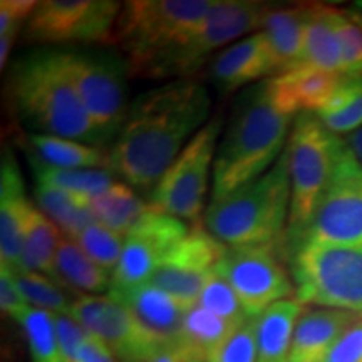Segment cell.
Segmentation results:
<instances>
[{
    "label": "cell",
    "instance_id": "29",
    "mask_svg": "<svg viewBox=\"0 0 362 362\" xmlns=\"http://www.w3.org/2000/svg\"><path fill=\"white\" fill-rule=\"evenodd\" d=\"M149 208L151 205L141 200L129 185L117 181L90 200V210L99 223L124 237L148 214Z\"/></svg>",
    "mask_w": 362,
    "mask_h": 362
},
{
    "label": "cell",
    "instance_id": "37",
    "mask_svg": "<svg viewBox=\"0 0 362 362\" xmlns=\"http://www.w3.org/2000/svg\"><path fill=\"white\" fill-rule=\"evenodd\" d=\"M257 317H248L208 354V362H257Z\"/></svg>",
    "mask_w": 362,
    "mask_h": 362
},
{
    "label": "cell",
    "instance_id": "33",
    "mask_svg": "<svg viewBox=\"0 0 362 362\" xmlns=\"http://www.w3.org/2000/svg\"><path fill=\"white\" fill-rule=\"evenodd\" d=\"M16 320L24 329L34 362H66L59 346L54 314L27 307Z\"/></svg>",
    "mask_w": 362,
    "mask_h": 362
},
{
    "label": "cell",
    "instance_id": "11",
    "mask_svg": "<svg viewBox=\"0 0 362 362\" xmlns=\"http://www.w3.org/2000/svg\"><path fill=\"white\" fill-rule=\"evenodd\" d=\"M284 260V242L226 247L215 270L232 285L247 315L259 317L293 293L296 285Z\"/></svg>",
    "mask_w": 362,
    "mask_h": 362
},
{
    "label": "cell",
    "instance_id": "39",
    "mask_svg": "<svg viewBox=\"0 0 362 362\" xmlns=\"http://www.w3.org/2000/svg\"><path fill=\"white\" fill-rule=\"evenodd\" d=\"M39 2L34 0H2L0 2V67L6 69L13 42L24 22L30 19Z\"/></svg>",
    "mask_w": 362,
    "mask_h": 362
},
{
    "label": "cell",
    "instance_id": "14",
    "mask_svg": "<svg viewBox=\"0 0 362 362\" xmlns=\"http://www.w3.org/2000/svg\"><path fill=\"white\" fill-rule=\"evenodd\" d=\"M225 250V243L198 221L189 226L187 237L171 248L148 284L161 288L187 309H192L200 298L206 279L223 259Z\"/></svg>",
    "mask_w": 362,
    "mask_h": 362
},
{
    "label": "cell",
    "instance_id": "13",
    "mask_svg": "<svg viewBox=\"0 0 362 362\" xmlns=\"http://www.w3.org/2000/svg\"><path fill=\"white\" fill-rule=\"evenodd\" d=\"M270 6L253 0H215L211 11L188 42L170 59L161 79H187L200 71L221 47L250 33H260Z\"/></svg>",
    "mask_w": 362,
    "mask_h": 362
},
{
    "label": "cell",
    "instance_id": "1",
    "mask_svg": "<svg viewBox=\"0 0 362 362\" xmlns=\"http://www.w3.org/2000/svg\"><path fill=\"white\" fill-rule=\"evenodd\" d=\"M210 110V93L193 79H175L139 94L112 144L110 170L129 187L153 189L206 124Z\"/></svg>",
    "mask_w": 362,
    "mask_h": 362
},
{
    "label": "cell",
    "instance_id": "36",
    "mask_svg": "<svg viewBox=\"0 0 362 362\" xmlns=\"http://www.w3.org/2000/svg\"><path fill=\"white\" fill-rule=\"evenodd\" d=\"M197 305L203 307V309L221 317L226 322L233 325L243 324L248 317H250L247 315L237 292L233 291V287L228 284V280L221 277L216 270L211 272L210 277L206 279Z\"/></svg>",
    "mask_w": 362,
    "mask_h": 362
},
{
    "label": "cell",
    "instance_id": "23",
    "mask_svg": "<svg viewBox=\"0 0 362 362\" xmlns=\"http://www.w3.org/2000/svg\"><path fill=\"white\" fill-rule=\"evenodd\" d=\"M27 144L30 165L61 170H94L111 166V160L106 153L74 139L34 133L29 134Z\"/></svg>",
    "mask_w": 362,
    "mask_h": 362
},
{
    "label": "cell",
    "instance_id": "35",
    "mask_svg": "<svg viewBox=\"0 0 362 362\" xmlns=\"http://www.w3.org/2000/svg\"><path fill=\"white\" fill-rule=\"evenodd\" d=\"M124 238V235L112 232L99 221H94L76 238V242L94 264L106 270L107 274L111 272L112 275L123 255Z\"/></svg>",
    "mask_w": 362,
    "mask_h": 362
},
{
    "label": "cell",
    "instance_id": "32",
    "mask_svg": "<svg viewBox=\"0 0 362 362\" xmlns=\"http://www.w3.org/2000/svg\"><path fill=\"white\" fill-rule=\"evenodd\" d=\"M37 183L51 185V187L66 189V192L78 194V197L93 200L101 194L111 185H115V176L110 168L94 170H61L49 168L42 165H33Z\"/></svg>",
    "mask_w": 362,
    "mask_h": 362
},
{
    "label": "cell",
    "instance_id": "15",
    "mask_svg": "<svg viewBox=\"0 0 362 362\" xmlns=\"http://www.w3.org/2000/svg\"><path fill=\"white\" fill-rule=\"evenodd\" d=\"M188 232L189 226L183 220L149 208L126 235L123 255L111 275L110 291H129L148 284L171 248Z\"/></svg>",
    "mask_w": 362,
    "mask_h": 362
},
{
    "label": "cell",
    "instance_id": "8",
    "mask_svg": "<svg viewBox=\"0 0 362 362\" xmlns=\"http://www.w3.org/2000/svg\"><path fill=\"white\" fill-rule=\"evenodd\" d=\"M67 72L104 141L116 139L128 116V66L111 51H64Z\"/></svg>",
    "mask_w": 362,
    "mask_h": 362
},
{
    "label": "cell",
    "instance_id": "25",
    "mask_svg": "<svg viewBox=\"0 0 362 362\" xmlns=\"http://www.w3.org/2000/svg\"><path fill=\"white\" fill-rule=\"evenodd\" d=\"M337 8L314 4L307 27L304 52L296 66L342 74L341 45L336 30Z\"/></svg>",
    "mask_w": 362,
    "mask_h": 362
},
{
    "label": "cell",
    "instance_id": "6",
    "mask_svg": "<svg viewBox=\"0 0 362 362\" xmlns=\"http://www.w3.org/2000/svg\"><path fill=\"white\" fill-rule=\"evenodd\" d=\"M341 141L314 112L296 117L285 148L291 176V215L284 235L287 260L300 245L317 203L327 187Z\"/></svg>",
    "mask_w": 362,
    "mask_h": 362
},
{
    "label": "cell",
    "instance_id": "30",
    "mask_svg": "<svg viewBox=\"0 0 362 362\" xmlns=\"http://www.w3.org/2000/svg\"><path fill=\"white\" fill-rule=\"evenodd\" d=\"M235 327L238 325L226 322L225 319L211 314L200 305H193L185 315L180 344L208 362V354L223 339L228 337Z\"/></svg>",
    "mask_w": 362,
    "mask_h": 362
},
{
    "label": "cell",
    "instance_id": "2",
    "mask_svg": "<svg viewBox=\"0 0 362 362\" xmlns=\"http://www.w3.org/2000/svg\"><path fill=\"white\" fill-rule=\"evenodd\" d=\"M8 96L21 119L37 134L96 148L106 144L67 72L64 51L39 49L17 59L8 76Z\"/></svg>",
    "mask_w": 362,
    "mask_h": 362
},
{
    "label": "cell",
    "instance_id": "31",
    "mask_svg": "<svg viewBox=\"0 0 362 362\" xmlns=\"http://www.w3.org/2000/svg\"><path fill=\"white\" fill-rule=\"evenodd\" d=\"M334 134L356 133L362 128V79L346 78L327 104L317 112Z\"/></svg>",
    "mask_w": 362,
    "mask_h": 362
},
{
    "label": "cell",
    "instance_id": "43",
    "mask_svg": "<svg viewBox=\"0 0 362 362\" xmlns=\"http://www.w3.org/2000/svg\"><path fill=\"white\" fill-rule=\"evenodd\" d=\"M78 362H115V356L106 344L88 334L81 344Z\"/></svg>",
    "mask_w": 362,
    "mask_h": 362
},
{
    "label": "cell",
    "instance_id": "26",
    "mask_svg": "<svg viewBox=\"0 0 362 362\" xmlns=\"http://www.w3.org/2000/svg\"><path fill=\"white\" fill-rule=\"evenodd\" d=\"M62 238L59 226L33 206L25 223L19 267L16 270L34 272L54 280V262Z\"/></svg>",
    "mask_w": 362,
    "mask_h": 362
},
{
    "label": "cell",
    "instance_id": "12",
    "mask_svg": "<svg viewBox=\"0 0 362 362\" xmlns=\"http://www.w3.org/2000/svg\"><path fill=\"white\" fill-rule=\"evenodd\" d=\"M121 7L112 0H44L25 22L24 37L30 44L110 45Z\"/></svg>",
    "mask_w": 362,
    "mask_h": 362
},
{
    "label": "cell",
    "instance_id": "45",
    "mask_svg": "<svg viewBox=\"0 0 362 362\" xmlns=\"http://www.w3.org/2000/svg\"><path fill=\"white\" fill-rule=\"evenodd\" d=\"M346 12L362 27V2H357L351 8H346Z\"/></svg>",
    "mask_w": 362,
    "mask_h": 362
},
{
    "label": "cell",
    "instance_id": "21",
    "mask_svg": "<svg viewBox=\"0 0 362 362\" xmlns=\"http://www.w3.org/2000/svg\"><path fill=\"white\" fill-rule=\"evenodd\" d=\"M312 6L314 4H310V6L300 4V6L293 7L270 6L262 33H264L267 45H269L272 71H274L272 78L296 69L298 61H300Z\"/></svg>",
    "mask_w": 362,
    "mask_h": 362
},
{
    "label": "cell",
    "instance_id": "18",
    "mask_svg": "<svg viewBox=\"0 0 362 362\" xmlns=\"http://www.w3.org/2000/svg\"><path fill=\"white\" fill-rule=\"evenodd\" d=\"M107 296L129 309L141 329L160 346L178 344L187 307L151 284L129 291H110Z\"/></svg>",
    "mask_w": 362,
    "mask_h": 362
},
{
    "label": "cell",
    "instance_id": "5",
    "mask_svg": "<svg viewBox=\"0 0 362 362\" xmlns=\"http://www.w3.org/2000/svg\"><path fill=\"white\" fill-rule=\"evenodd\" d=\"M291 215L287 151L272 168L235 192L210 200L206 230L226 247L284 242Z\"/></svg>",
    "mask_w": 362,
    "mask_h": 362
},
{
    "label": "cell",
    "instance_id": "22",
    "mask_svg": "<svg viewBox=\"0 0 362 362\" xmlns=\"http://www.w3.org/2000/svg\"><path fill=\"white\" fill-rule=\"evenodd\" d=\"M361 317L356 312L325 307L302 312L293 330L291 362H322L337 339Z\"/></svg>",
    "mask_w": 362,
    "mask_h": 362
},
{
    "label": "cell",
    "instance_id": "27",
    "mask_svg": "<svg viewBox=\"0 0 362 362\" xmlns=\"http://www.w3.org/2000/svg\"><path fill=\"white\" fill-rule=\"evenodd\" d=\"M54 280L66 287L96 296L110 292L111 287L110 274L94 264L76 240L67 237L59 243L54 262Z\"/></svg>",
    "mask_w": 362,
    "mask_h": 362
},
{
    "label": "cell",
    "instance_id": "28",
    "mask_svg": "<svg viewBox=\"0 0 362 362\" xmlns=\"http://www.w3.org/2000/svg\"><path fill=\"white\" fill-rule=\"evenodd\" d=\"M35 202L40 211L59 226L67 238L76 240L96 220L90 210V200L51 185H35Z\"/></svg>",
    "mask_w": 362,
    "mask_h": 362
},
{
    "label": "cell",
    "instance_id": "4",
    "mask_svg": "<svg viewBox=\"0 0 362 362\" xmlns=\"http://www.w3.org/2000/svg\"><path fill=\"white\" fill-rule=\"evenodd\" d=\"M215 0H131L112 30V45L124 56L131 78L161 79L176 52L188 42Z\"/></svg>",
    "mask_w": 362,
    "mask_h": 362
},
{
    "label": "cell",
    "instance_id": "24",
    "mask_svg": "<svg viewBox=\"0 0 362 362\" xmlns=\"http://www.w3.org/2000/svg\"><path fill=\"white\" fill-rule=\"evenodd\" d=\"M300 314V302L287 298L257 317V362H291L293 330Z\"/></svg>",
    "mask_w": 362,
    "mask_h": 362
},
{
    "label": "cell",
    "instance_id": "44",
    "mask_svg": "<svg viewBox=\"0 0 362 362\" xmlns=\"http://www.w3.org/2000/svg\"><path fill=\"white\" fill-rule=\"evenodd\" d=\"M347 144H349L352 153H354L356 158L362 165V128L357 129L356 133L349 134V138H347Z\"/></svg>",
    "mask_w": 362,
    "mask_h": 362
},
{
    "label": "cell",
    "instance_id": "20",
    "mask_svg": "<svg viewBox=\"0 0 362 362\" xmlns=\"http://www.w3.org/2000/svg\"><path fill=\"white\" fill-rule=\"evenodd\" d=\"M269 74H274V71L269 45L262 30L230 44L211 59L210 78L216 88L226 93Z\"/></svg>",
    "mask_w": 362,
    "mask_h": 362
},
{
    "label": "cell",
    "instance_id": "41",
    "mask_svg": "<svg viewBox=\"0 0 362 362\" xmlns=\"http://www.w3.org/2000/svg\"><path fill=\"white\" fill-rule=\"evenodd\" d=\"M0 307H2L4 314L13 317V319H17L29 307L17 288L12 270L7 267H0Z\"/></svg>",
    "mask_w": 362,
    "mask_h": 362
},
{
    "label": "cell",
    "instance_id": "34",
    "mask_svg": "<svg viewBox=\"0 0 362 362\" xmlns=\"http://www.w3.org/2000/svg\"><path fill=\"white\" fill-rule=\"evenodd\" d=\"M12 275L24 300L34 304L35 309L51 312L54 315L69 314L72 302L52 279L22 270H12Z\"/></svg>",
    "mask_w": 362,
    "mask_h": 362
},
{
    "label": "cell",
    "instance_id": "38",
    "mask_svg": "<svg viewBox=\"0 0 362 362\" xmlns=\"http://www.w3.org/2000/svg\"><path fill=\"white\" fill-rule=\"evenodd\" d=\"M336 30L341 45L342 74L362 79V27L342 8H337Z\"/></svg>",
    "mask_w": 362,
    "mask_h": 362
},
{
    "label": "cell",
    "instance_id": "17",
    "mask_svg": "<svg viewBox=\"0 0 362 362\" xmlns=\"http://www.w3.org/2000/svg\"><path fill=\"white\" fill-rule=\"evenodd\" d=\"M346 76L309 67H298L274 76L267 83L270 101L279 111L288 116L304 112L317 115L341 88Z\"/></svg>",
    "mask_w": 362,
    "mask_h": 362
},
{
    "label": "cell",
    "instance_id": "42",
    "mask_svg": "<svg viewBox=\"0 0 362 362\" xmlns=\"http://www.w3.org/2000/svg\"><path fill=\"white\" fill-rule=\"evenodd\" d=\"M144 362H206V359L188 351L187 347L178 342L173 344V346L158 347Z\"/></svg>",
    "mask_w": 362,
    "mask_h": 362
},
{
    "label": "cell",
    "instance_id": "10",
    "mask_svg": "<svg viewBox=\"0 0 362 362\" xmlns=\"http://www.w3.org/2000/svg\"><path fill=\"white\" fill-rule=\"evenodd\" d=\"M304 242L362 245V165L347 141L339 144L332 175L300 245Z\"/></svg>",
    "mask_w": 362,
    "mask_h": 362
},
{
    "label": "cell",
    "instance_id": "19",
    "mask_svg": "<svg viewBox=\"0 0 362 362\" xmlns=\"http://www.w3.org/2000/svg\"><path fill=\"white\" fill-rule=\"evenodd\" d=\"M33 205L25 197L22 175L12 151H4L0 166V267L16 270Z\"/></svg>",
    "mask_w": 362,
    "mask_h": 362
},
{
    "label": "cell",
    "instance_id": "40",
    "mask_svg": "<svg viewBox=\"0 0 362 362\" xmlns=\"http://www.w3.org/2000/svg\"><path fill=\"white\" fill-rule=\"evenodd\" d=\"M322 362H362V317L337 339Z\"/></svg>",
    "mask_w": 362,
    "mask_h": 362
},
{
    "label": "cell",
    "instance_id": "9",
    "mask_svg": "<svg viewBox=\"0 0 362 362\" xmlns=\"http://www.w3.org/2000/svg\"><path fill=\"white\" fill-rule=\"evenodd\" d=\"M221 121L210 119L193 136L151 189L149 205L161 214L198 223L208 193V178L214 168Z\"/></svg>",
    "mask_w": 362,
    "mask_h": 362
},
{
    "label": "cell",
    "instance_id": "16",
    "mask_svg": "<svg viewBox=\"0 0 362 362\" xmlns=\"http://www.w3.org/2000/svg\"><path fill=\"white\" fill-rule=\"evenodd\" d=\"M69 317L98 337L121 362H144L161 347L136 322L129 309L110 296H84L72 302Z\"/></svg>",
    "mask_w": 362,
    "mask_h": 362
},
{
    "label": "cell",
    "instance_id": "7",
    "mask_svg": "<svg viewBox=\"0 0 362 362\" xmlns=\"http://www.w3.org/2000/svg\"><path fill=\"white\" fill-rule=\"evenodd\" d=\"M288 262L297 302L362 315V245L304 242Z\"/></svg>",
    "mask_w": 362,
    "mask_h": 362
},
{
    "label": "cell",
    "instance_id": "3",
    "mask_svg": "<svg viewBox=\"0 0 362 362\" xmlns=\"http://www.w3.org/2000/svg\"><path fill=\"white\" fill-rule=\"evenodd\" d=\"M291 119L270 101L265 81L242 93L216 149L211 200L250 183L279 161Z\"/></svg>",
    "mask_w": 362,
    "mask_h": 362
}]
</instances>
